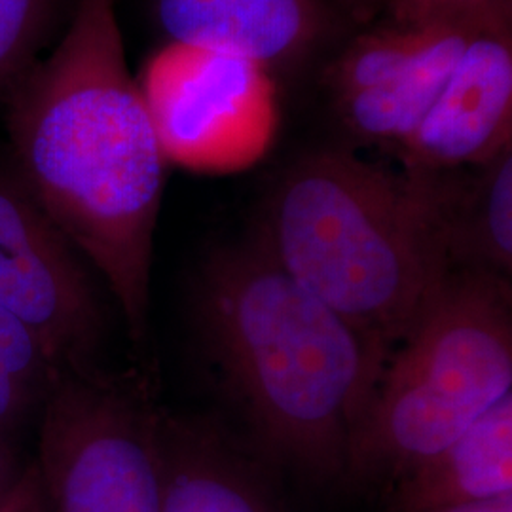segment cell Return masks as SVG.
<instances>
[{
    "instance_id": "cell-1",
    "label": "cell",
    "mask_w": 512,
    "mask_h": 512,
    "mask_svg": "<svg viewBox=\"0 0 512 512\" xmlns=\"http://www.w3.org/2000/svg\"><path fill=\"white\" fill-rule=\"evenodd\" d=\"M6 103L16 179L105 277L131 338L143 340L167 156L129 69L116 0H78Z\"/></svg>"
},
{
    "instance_id": "cell-2",
    "label": "cell",
    "mask_w": 512,
    "mask_h": 512,
    "mask_svg": "<svg viewBox=\"0 0 512 512\" xmlns=\"http://www.w3.org/2000/svg\"><path fill=\"white\" fill-rule=\"evenodd\" d=\"M194 317L260 452L315 484L346 480L384 353L285 274L253 236L205 256Z\"/></svg>"
},
{
    "instance_id": "cell-3",
    "label": "cell",
    "mask_w": 512,
    "mask_h": 512,
    "mask_svg": "<svg viewBox=\"0 0 512 512\" xmlns=\"http://www.w3.org/2000/svg\"><path fill=\"white\" fill-rule=\"evenodd\" d=\"M251 236L387 361L450 272L433 175L346 147L300 156Z\"/></svg>"
},
{
    "instance_id": "cell-4",
    "label": "cell",
    "mask_w": 512,
    "mask_h": 512,
    "mask_svg": "<svg viewBox=\"0 0 512 512\" xmlns=\"http://www.w3.org/2000/svg\"><path fill=\"white\" fill-rule=\"evenodd\" d=\"M509 395L511 279L448 272L385 365L351 440L346 482L389 488Z\"/></svg>"
},
{
    "instance_id": "cell-5",
    "label": "cell",
    "mask_w": 512,
    "mask_h": 512,
    "mask_svg": "<svg viewBox=\"0 0 512 512\" xmlns=\"http://www.w3.org/2000/svg\"><path fill=\"white\" fill-rule=\"evenodd\" d=\"M35 467L48 512H162L160 418L95 372L55 376Z\"/></svg>"
},
{
    "instance_id": "cell-6",
    "label": "cell",
    "mask_w": 512,
    "mask_h": 512,
    "mask_svg": "<svg viewBox=\"0 0 512 512\" xmlns=\"http://www.w3.org/2000/svg\"><path fill=\"white\" fill-rule=\"evenodd\" d=\"M0 306L35 334L57 374H92L101 310L69 239L16 175L0 173Z\"/></svg>"
},
{
    "instance_id": "cell-7",
    "label": "cell",
    "mask_w": 512,
    "mask_h": 512,
    "mask_svg": "<svg viewBox=\"0 0 512 512\" xmlns=\"http://www.w3.org/2000/svg\"><path fill=\"white\" fill-rule=\"evenodd\" d=\"M507 145H512V8L469 42L397 158L404 171L440 173L482 164Z\"/></svg>"
},
{
    "instance_id": "cell-8",
    "label": "cell",
    "mask_w": 512,
    "mask_h": 512,
    "mask_svg": "<svg viewBox=\"0 0 512 512\" xmlns=\"http://www.w3.org/2000/svg\"><path fill=\"white\" fill-rule=\"evenodd\" d=\"M169 44L289 69L310 59L340 25L330 0H152Z\"/></svg>"
},
{
    "instance_id": "cell-9",
    "label": "cell",
    "mask_w": 512,
    "mask_h": 512,
    "mask_svg": "<svg viewBox=\"0 0 512 512\" xmlns=\"http://www.w3.org/2000/svg\"><path fill=\"white\" fill-rule=\"evenodd\" d=\"M497 0H393L376 10L332 57L323 82L330 103L378 92L403 80L442 38Z\"/></svg>"
},
{
    "instance_id": "cell-10",
    "label": "cell",
    "mask_w": 512,
    "mask_h": 512,
    "mask_svg": "<svg viewBox=\"0 0 512 512\" xmlns=\"http://www.w3.org/2000/svg\"><path fill=\"white\" fill-rule=\"evenodd\" d=\"M258 69L220 55L169 44L139 78L167 162H194L209 154L213 128L253 90Z\"/></svg>"
},
{
    "instance_id": "cell-11",
    "label": "cell",
    "mask_w": 512,
    "mask_h": 512,
    "mask_svg": "<svg viewBox=\"0 0 512 512\" xmlns=\"http://www.w3.org/2000/svg\"><path fill=\"white\" fill-rule=\"evenodd\" d=\"M433 175L448 268L512 275V145L482 164Z\"/></svg>"
},
{
    "instance_id": "cell-12",
    "label": "cell",
    "mask_w": 512,
    "mask_h": 512,
    "mask_svg": "<svg viewBox=\"0 0 512 512\" xmlns=\"http://www.w3.org/2000/svg\"><path fill=\"white\" fill-rule=\"evenodd\" d=\"M512 492V395L387 488L391 512H421Z\"/></svg>"
},
{
    "instance_id": "cell-13",
    "label": "cell",
    "mask_w": 512,
    "mask_h": 512,
    "mask_svg": "<svg viewBox=\"0 0 512 512\" xmlns=\"http://www.w3.org/2000/svg\"><path fill=\"white\" fill-rule=\"evenodd\" d=\"M162 512H283L255 469L213 429L160 418Z\"/></svg>"
},
{
    "instance_id": "cell-14",
    "label": "cell",
    "mask_w": 512,
    "mask_h": 512,
    "mask_svg": "<svg viewBox=\"0 0 512 512\" xmlns=\"http://www.w3.org/2000/svg\"><path fill=\"white\" fill-rule=\"evenodd\" d=\"M57 0H0V97L37 61Z\"/></svg>"
},
{
    "instance_id": "cell-15",
    "label": "cell",
    "mask_w": 512,
    "mask_h": 512,
    "mask_svg": "<svg viewBox=\"0 0 512 512\" xmlns=\"http://www.w3.org/2000/svg\"><path fill=\"white\" fill-rule=\"evenodd\" d=\"M0 366L35 391H48L57 372L35 334L0 306Z\"/></svg>"
},
{
    "instance_id": "cell-16",
    "label": "cell",
    "mask_w": 512,
    "mask_h": 512,
    "mask_svg": "<svg viewBox=\"0 0 512 512\" xmlns=\"http://www.w3.org/2000/svg\"><path fill=\"white\" fill-rule=\"evenodd\" d=\"M35 395V389L0 366V433H6L21 418Z\"/></svg>"
},
{
    "instance_id": "cell-17",
    "label": "cell",
    "mask_w": 512,
    "mask_h": 512,
    "mask_svg": "<svg viewBox=\"0 0 512 512\" xmlns=\"http://www.w3.org/2000/svg\"><path fill=\"white\" fill-rule=\"evenodd\" d=\"M0 512H48L35 463H29Z\"/></svg>"
},
{
    "instance_id": "cell-18",
    "label": "cell",
    "mask_w": 512,
    "mask_h": 512,
    "mask_svg": "<svg viewBox=\"0 0 512 512\" xmlns=\"http://www.w3.org/2000/svg\"><path fill=\"white\" fill-rule=\"evenodd\" d=\"M25 467L27 465H19L14 448L6 440V433H0V507L14 492Z\"/></svg>"
},
{
    "instance_id": "cell-19",
    "label": "cell",
    "mask_w": 512,
    "mask_h": 512,
    "mask_svg": "<svg viewBox=\"0 0 512 512\" xmlns=\"http://www.w3.org/2000/svg\"><path fill=\"white\" fill-rule=\"evenodd\" d=\"M421 512H512V492L490 497V499H480V501L442 505V507Z\"/></svg>"
},
{
    "instance_id": "cell-20",
    "label": "cell",
    "mask_w": 512,
    "mask_h": 512,
    "mask_svg": "<svg viewBox=\"0 0 512 512\" xmlns=\"http://www.w3.org/2000/svg\"><path fill=\"white\" fill-rule=\"evenodd\" d=\"M389 2L393 0H338V8L340 12L348 14L355 23H361Z\"/></svg>"
}]
</instances>
